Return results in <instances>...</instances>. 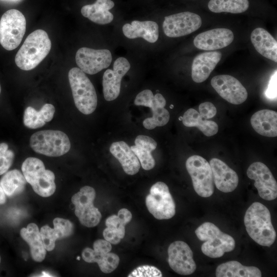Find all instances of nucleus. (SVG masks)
<instances>
[{"mask_svg":"<svg viewBox=\"0 0 277 277\" xmlns=\"http://www.w3.org/2000/svg\"><path fill=\"white\" fill-rule=\"evenodd\" d=\"M244 221L248 234L256 243L267 247L274 243L276 232L270 212L265 205L257 202L252 203L246 211Z\"/></svg>","mask_w":277,"mask_h":277,"instance_id":"obj_1","label":"nucleus"},{"mask_svg":"<svg viewBox=\"0 0 277 277\" xmlns=\"http://www.w3.org/2000/svg\"><path fill=\"white\" fill-rule=\"evenodd\" d=\"M51 48V42L47 32L36 30L27 37L15 55V63L22 70H32L46 57Z\"/></svg>","mask_w":277,"mask_h":277,"instance_id":"obj_2","label":"nucleus"},{"mask_svg":"<svg viewBox=\"0 0 277 277\" xmlns=\"http://www.w3.org/2000/svg\"><path fill=\"white\" fill-rule=\"evenodd\" d=\"M195 233L200 240L204 242L201 246L202 252L211 258L222 257L225 252L235 248L234 239L211 222L203 223L197 228Z\"/></svg>","mask_w":277,"mask_h":277,"instance_id":"obj_3","label":"nucleus"},{"mask_svg":"<svg viewBox=\"0 0 277 277\" xmlns=\"http://www.w3.org/2000/svg\"><path fill=\"white\" fill-rule=\"evenodd\" d=\"M68 79L75 105L84 114L93 113L97 106V98L94 87L81 69L71 68Z\"/></svg>","mask_w":277,"mask_h":277,"instance_id":"obj_4","label":"nucleus"},{"mask_svg":"<svg viewBox=\"0 0 277 277\" xmlns=\"http://www.w3.org/2000/svg\"><path fill=\"white\" fill-rule=\"evenodd\" d=\"M30 146L37 153L57 157L69 151L71 143L68 136L63 131L44 130L37 131L31 136Z\"/></svg>","mask_w":277,"mask_h":277,"instance_id":"obj_5","label":"nucleus"},{"mask_svg":"<svg viewBox=\"0 0 277 277\" xmlns=\"http://www.w3.org/2000/svg\"><path fill=\"white\" fill-rule=\"evenodd\" d=\"M26 21L18 10L5 12L0 19V44L7 50L16 49L20 44L26 32Z\"/></svg>","mask_w":277,"mask_h":277,"instance_id":"obj_6","label":"nucleus"},{"mask_svg":"<svg viewBox=\"0 0 277 277\" xmlns=\"http://www.w3.org/2000/svg\"><path fill=\"white\" fill-rule=\"evenodd\" d=\"M186 167L196 193L203 197L211 196L214 192L213 179L207 160L200 155H192L187 159Z\"/></svg>","mask_w":277,"mask_h":277,"instance_id":"obj_7","label":"nucleus"},{"mask_svg":"<svg viewBox=\"0 0 277 277\" xmlns=\"http://www.w3.org/2000/svg\"><path fill=\"white\" fill-rule=\"evenodd\" d=\"M145 202L148 211L156 219H169L175 213L174 201L164 182H157L151 186Z\"/></svg>","mask_w":277,"mask_h":277,"instance_id":"obj_8","label":"nucleus"},{"mask_svg":"<svg viewBox=\"0 0 277 277\" xmlns=\"http://www.w3.org/2000/svg\"><path fill=\"white\" fill-rule=\"evenodd\" d=\"M96 192L89 186L82 187L71 198L74 205V213L80 223L87 227H93L100 223L102 214L94 206Z\"/></svg>","mask_w":277,"mask_h":277,"instance_id":"obj_9","label":"nucleus"},{"mask_svg":"<svg viewBox=\"0 0 277 277\" xmlns=\"http://www.w3.org/2000/svg\"><path fill=\"white\" fill-rule=\"evenodd\" d=\"M201 25L202 19L198 14L186 11L165 16L163 29L167 36L178 37L194 32Z\"/></svg>","mask_w":277,"mask_h":277,"instance_id":"obj_10","label":"nucleus"},{"mask_svg":"<svg viewBox=\"0 0 277 277\" xmlns=\"http://www.w3.org/2000/svg\"><path fill=\"white\" fill-rule=\"evenodd\" d=\"M112 60L111 53L107 49L82 47L77 51L75 55V61L79 68L91 75L108 68Z\"/></svg>","mask_w":277,"mask_h":277,"instance_id":"obj_11","label":"nucleus"},{"mask_svg":"<svg viewBox=\"0 0 277 277\" xmlns=\"http://www.w3.org/2000/svg\"><path fill=\"white\" fill-rule=\"evenodd\" d=\"M247 175L254 181V185L261 197L267 201L276 198V181L265 164L259 162L252 163L247 169Z\"/></svg>","mask_w":277,"mask_h":277,"instance_id":"obj_12","label":"nucleus"},{"mask_svg":"<svg viewBox=\"0 0 277 277\" xmlns=\"http://www.w3.org/2000/svg\"><path fill=\"white\" fill-rule=\"evenodd\" d=\"M168 254L169 266L177 273L189 275L196 270L192 251L185 242L177 241L170 244Z\"/></svg>","mask_w":277,"mask_h":277,"instance_id":"obj_13","label":"nucleus"},{"mask_svg":"<svg viewBox=\"0 0 277 277\" xmlns=\"http://www.w3.org/2000/svg\"><path fill=\"white\" fill-rule=\"evenodd\" d=\"M211 85L222 98L231 104H242L247 98L248 93L246 88L232 76H215L211 80Z\"/></svg>","mask_w":277,"mask_h":277,"instance_id":"obj_14","label":"nucleus"},{"mask_svg":"<svg viewBox=\"0 0 277 277\" xmlns=\"http://www.w3.org/2000/svg\"><path fill=\"white\" fill-rule=\"evenodd\" d=\"M130 68V64L125 57H120L114 62L113 69L106 70L103 76V91L107 101L115 100L119 95L121 81Z\"/></svg>","mask_w":277,"mask_h":277,"instance_id":"obj_15","label":"nucleus"},{"mask_svg":"<svg viewBox=\"0 0 277 277\" xmlns=\"http://www.w3.org/2000/svg\"><path fill=\"white\" fill-rule=\"evenodd\" d=\"M232 31L226 28H215L198 34L194 39V46L204 50H214L229 45L233 41Z\"/></svg>","mask_w":277,"mask_h":277,"instance_id":"obj_16","label":"nucleus"},{"mask_svg":"<svg viewBox=\"0 0 277 277\" xmlns=\"http://www.w3.org/2000/svg\"><path fill=\"white\" fill-rule=\"evenodd\" d=\"M209 164L213 182L217 189L225 193L234 190L239 183V177L235 171L219 159H211Z\"/></svg>","mask_w":277,"mask_h":277,"instance_id":"obj_17","label":"nucleus"},{"mask_svg":"<svg viewBox=\"0 0 277 277\" xmlns=\"http://www.w3.org/2000/svg\"><path fill=\"white\" fill-rule=\"evenodd\" d=\"M222 58L219 51L203 52L194 58L191 68V77L196 83L206 80Z\"/></svg>","mask_w":277,"mask_h":277,"instance_id":"obj_18","label":"nucleus"},{"mask_svg":"<svg viewBox=\"0 0 277 277\" xmlns=\"http://www.w3.org/2000/svg\"><path fill=\"white\" fill-rule=\"evenodd\" d=\"M123 33L128 38L142 37L147 42L153 43L159 38V26L154 22L133 21L131 24H125L122 27Z\"/></svg>","mask_w":277,"mask_h":277,"instance_id":"obj_19","label":"nucleus"},{"mask_svg":"<svg viewBox=\"0 0 277 277\" xmlns=\"http://www.w3.org/2000/svg\"><path fill=\"white\" fill-rule=\"evenodd\" d=\"M109 150L113 156L120 163L126 173L132 175L138 172L141 164L126 143L124 141L113 142Z\"/></svg>","mask_w":277,"mask_h":277,"instance_id":"obj_20","label":"nucleus"},{"mask_svg":"<svg viewBox=\"0 0 277 277\" xmlns=\"http://www.w3.org/2000/svg\"><path fill=\"white\" fill-rule=\"evenodd\" d=\"M250 39L260 54L276 63L277 42L267 31L262 28H257L251 32Z\"/></svg>","mask_w":277,"mask_h":277,"instance_id":"obj_21","label":"nucleus"},{"mask_svg":"<svg viewBox=\"0 0 277 277\" xmlns=\"http://www.w3.org/2000/svg\"><path fill=\"white\" fill-rule=\"evenodd\" d=\"M254 130L267 137L277 136V113L272 110L263 109L256 112L250 119Z\"/></svg>","mask_w":277,"mask_h":277,"instance_id":"obj_22","label":"nucleus"},{"mask_svg":"<svg viewBox=\"0 0 277 277\" xmlns=\"http://www.w3.org/2000/svg\"><path fill=\"white\" fill-rule=\"evenodd\" d=\"M114 6L112 0H96L90 5L84 6L81 13L93 23L105 25L111 23L113 19V14L109 11Z\"/></svg>","mask_w":277,"mask_h":277,"instance_id":"obj_23","label":"nucleus"},{"mask_svg":"<svg viewBox=\"0 0 277 277\" xmlns=\"http://www.w3.org/2000/svg\"><path fill=\"white\" fill-rule=\"evenodd\" d=\"M135 145L130 147L136 155L142 168L146 170L152 169L155 162L151 154L152 151L157 147V143L151 137L144 135H138L134 141Z\"/></svg>","mask_w":277,"mask_h":277,"instance_id":"obj_24","label":"nucleus"},{"mask_svg":"<svg viewBox=\"0 0 277 277\" xmlns=\"http://www.w3.org/2000/svg\"><path fill=\"white\" fill-rule=\"evenodd\" d=\"M22 239L29 245L32 259L41 262L45 258V249L37 225L33 223L29 224L26 228H23L20 231Z\"/></svg>","mask_w":277,"mask_h":277,"instance_id":"obj_25","label":"nucleus"},{"mask_svg":"<svg viewBox=\"0 0 277 277\" xmlns=\"http://www.w3.org/2000/svg\"><path fill=\"white\" fill-rule=\"evenodd\" d=\"M55 111L54 106L51 104H44L39 111L29 106L24 112V125L30 129L42 127L52 120Z\"/></svg>","mask_w":277,"mask_h":277,"instance_id":"obj_26","label":"nucleus"},{"mask_svg":"<svg viewBox=\"0 0 277 277\" xmlns=\"http://www.w3.org/2000/svg\"><path fill=\"white\" fill-rule=\"evenodd\" d=\"M217 277H261V270L254 266H246L231 261L219 265L215 271Z\"/></svg>","mask_w":277,"mask_h":277,"instance_id":"obj_27","label":"nucleus"},{"mask_svg":"<svg viewBox=\"0 0 277 277\" xmlns=\"http://www.w3.org/2000/svg\"><path fill=\"white\" fill-rule=\"evenodd\" d=\"M183 124L188 127H196L207 136L215 135L218 132V125L214 121L204 119L196 110L188 109L182 117Z\"/></svg>","mask_w":277,"mask_h":277,"instance_id":"obj_28","label":"nucleus"},{"mask_svg":"<svg viewBox=\"0 0 277 277\" xmlns=\"http://www.w3.org/2000/svg\"><path fill=\"white\" fill-rule=\"evenodd\" d=\"M26 183L23 173L17 169L7 171L0 180V185L5 194L10 197L22 193Z\"/></svg>","mask_w":277,"mask_h":277,"instance_id":"obj_29","label":"nucleus"},{"mask_svg":"<svg viewBox=\"0 0 277 277\" xmlns=\"http://www.w3.org/2000/svg\"><path fill=\"white\" fill-rule=\"evenodd\" d=\"M249 6L248 0H210L208 4L209 10L214 13H241Z\"/></svg>","mask_w":277,"mask_h":277,"instance_id":"obj_30","label":"nucleus"},{"mask_svg":"<svg viewBox=\"0 0 277 277\" xmlns=\"http://www.w3.org/2000/svg\"><path fill=\"white\" fill-rule=\"evenodd\" d=\"M31 186L34 191L41 196L46 197L51 196L56 190L54 173L46 169Z\"/></svg>","mask_w":277,"mask_h":277,"instance_id":"obj_31","label":"nucleus"},{"mask_svg":"<svg viewBox=\"0 0 277 277\" xmlns=\"http://www.w3.org/2000/svg\"><path fill=\"white\" fill-rule=\"evenodd\" d=\"M134 104L149 107L152 112L159 107H164L166 100L160 93L153 95L149 89H145L137 94L134 100Z\"/></svg>","mask_w":277,"mask_h":277,"instance_id":"obj_32","label":"nucleus"},{"mask_svg":"<svg viewBox=\"0 0 277 277\" xmlns=\"http://www.w3.org/2000/svg\"><path fill=\"white\" fill-rule=\"evenodd\" d=\"M132 219L131 212L126 208L121 209L117 215L113 214L107 218L105 221L106 227H111L117 231L121 239L125 234V226Z\"/></svg>","mask_w":277,"mask_h":277,"instance_id":"obj_33","label":"nucleus"},{"mask_svg":"<svg viewBox=\"0 0 277 277\" xmlns=\"http://www.w3.org/2000/svg\"><path fill=\"white\" fill-rule=\"evenodd\" d=\"M46 170L44 163L40 159L29 157L27 158L22 165V171L29 184L34 177Z\"/></svg>","mask_w":277,"mask_h":277,"instance_id":"obj_34","label":"nucleus"},{"mask_svg":"<svg viewBox=\"0 0 277 277\" xmlns=\"http://www.w3.org/2000/svg\"><path fill=\"white\" fill-rule=\"evenodd\" d=\"M169 111L164 107H159L152 111V116L147 118L143 122L144 127L152 130L156 127H161L167 124L169 120Z\"/></svg>","mask_w":277,"mask_h":277,"instance_id":"obj_35","label":"nucleus"},{"mask_svg":"<svg viewBox=\"0 0 277 277\" xmlns=\"http://www.w3.org/2000/svg\"><path fill=\"white\" fill-rule=\"evenodd\" d=\"M53 231L56 240H62L71 235L74 231V225L69 220L56 217L53 221Z\"/></svg>","mask_w":277,"mask_h":277,"instance_id":"obj_36","label":"nucleus"},{"mask_svg":"<svg viewBox=\"0 0 277 277\" xmlns=\"http://www.w3.org/2000/svg\"><path fill=\"white\" fill-rule=\"evenodd\" d=\"M119 262L118 256L115 253L109 252L101 257L96 263L103 272L109 273L117 267Z\"/></svg>","mask_w":277,"mask_h":277,"instance_id":"obj_37","label":"nucleus"},{"mask_svg":"<svg viewBox=\"0 0 277 277\" xmlns=\"http://www.w3.org/2000/svg\"><path fill=\"white\" fill-rule=\"evenodd\" d=\"M14 159V153L5 143H0V175L8 171Z\"/></svg>","mask_w":277,"mask_h":277,"instance_id":"obj_38","label":"nucleus"},{"mask_svg":"<svg viewBox=\"0 0 277 277\" xmlns=\"http://www.w3.org/2000/svg\"><path fill=\"white\" fill-rule=\"evenodd\" d=\"M128 277H161V271L156 267L150 265H142L134 269Z\"/></svg>","mask_w":277,"mask_h":277,"instance_id":"obj_39","label":"nucleus"},{"mask_svg":"<svg viewBox=\"0 0 277 277\" xmlns=\"http://www.w3.org/2000/svg\"><path fill=\"white\" fill-rule=\"evenodd\" d=\"M41 236L46 250L52 251L55 246V242L57 240L51 228L48 225H45L40 229Z\"/></svg>","mask_w":277,"mask_h":277,"instance_id":"obj_40","label":"nucleus"},{"mask_svg":"<svg viewBox=\"0 0 277 277\" xmlns=\"http://www.w3.org/2000/svg\"><path fill=\"white\" fill-rule=\"evenodd\" d=\"M199 113L204 119H209L214 117L216 114V108L211 102H206L201 103L199 107Z\"/></svg>","mask_w":277,"mask_h":277,"instance_id":"obj_41","label":"nucleus"},{"mask_svg":"<svg viewBox=\"0 0 277 277\" xmlns=\"http://www.w3.org/2000/svg\"><path fill=\"white\" fill-rule=\"evenodd\" d=\"M93 250L101 254H106L111 250V244L105 240L98 239L93 244Z\"/></svg>","mask_w":277,"mask_h":277,"instance_id":"obj_42","label":"nucleus"},{"mask_svg":"<svg viewBox=\"0 0 277 277\" xmlns=\"http://www.w3.org/2000/svg\"><path fill=\"white\" fill-rule=\"evenodd\" d=\"M103 234L105 240L112 244L116 245L121 242V239L117 232L111 227H107L104 230Z\"/></svg>","mask_w":277,"mask_h":277,"instance_id":"obj_43","label":"nucleus"},{"mask_svg":"<svg viewBox=\"0 0 277 277\" xmlns=\"http://www.w3.org/2000/svg\"><path fill=\"white\" fill-rule=\"evenodd\" d=\"M266 96L270 99L276 97V72L271 77L266 91Z\"/></svg>","mask_w":277,"mask_h":277,"instance_id":"obj_44","label":"nucleus"},{"mask_svg":"<svg viewBox=\"0 0 277 277\" xmlns=\"http://www.w3.org/2000/svg\"><path fill=\"white\" fill-rule=\"evenodd\" d=\"M6 202V195L0 185V205L4 204Z\"/></svg>","mask_w":277,"mask_h":277,"instance_id":"obj_45","label":"nucleus"},{"mask_svg":"<svg viewBox=\"0 0 277 277\" xmlns=\"http://www.w3.org/2000/svg\"><path fill=\"white\" fill-rule=\"evenodd\" d=\"M1 84H0V94H1Z\"/></svg>","mask_w":277,"mask_h":277,"instance_id":"obj_46","label":"nucleus"},{"mask_svg":"<svg viewBox=\"0 0 277 277\" xmlns=\"http://www.w3.org/2000/svg\"><path fill=\"white\" fill-rule=\"evenodd\" d=\"M1 256H0V263H1Z\"/></svg>","mask_w":277,"mask_h":277,"instance_id":"obj_47","label":"nucleus"}]
</instances>
